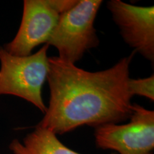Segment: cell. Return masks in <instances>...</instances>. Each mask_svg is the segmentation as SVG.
Segmentation results:
<instances>
[{"mask_svg": "<svg viewBox=\"0 0 154 154\" xmlns=\"http://www.w3.org/2000/svg\"><path fill=\"white\" fill-rule=\"evenodd\" d=\"M134 53L111 68L88 72L58 57H49L50 98L36 126L62 135L84 126L119 124L132 115L128 91Z\"/></svg>", "mask_w": 154, "mask_h": 154, "instance_id": "1", "label": "cell"}, {"mask_svg": "<svg viewBox=\"0 0 154 154\" xmlns=\"http://www.w3.org/2000/svg\"><path fill=\"white\" fill-rule=\"evenodd\" d=\"M49 46L25 57L12 55L0 47V96L11 95L33 104L46 113L42 88L49 74Z\"/></svg>", "mask_w": 154, "mask_h": 154, "instance_id": "2", "label": "cell"}, {"mask_svg": "<svg viewBox=\"0 0 154 154\" xmlns=\"http://www.w3.org/2000/svg\"><path fill=\"white\" fill-rule=\"evenodd\" d=\"M102 2L101 0H78L72 8L61 15L46 44L57 49L59 59L75 64L86 51L99 45L94 22Z\"/></svg>", "mask_w": 154, "mask_h": 154, "instance_id": "3", "label": "cell"}, {"mask_svg": "<svg viewBox=\"0 0 154 154\" xmlns=\"http://www.w3.org/2000/svg\"><path fill=\"white\" fill-rule=\"evenodd\" d=\"M78 0H24L22 22L16 36L3 48L12 55L25 57L47 44L59 17Z\"/></svg>", "mask_w": 154, "mask_h": 154, "instance_id": "4", "label": "cell"}, {"mask_svg": "<svg viewBox=\"0 0 154 154\" xmlns=\"http://www.w3.org/2000/svg\"><path fill=\"white\" fill-rule=\"evenodd\" d=\"M128 124H108L95 128L96 146L119 154H153L154 111L134 103Z\"/></svg>", "mask_w": 154, "mask_h": 154, "instance_id": "5", "label": "cell"}, {"mask_svg": "<svg viewBox=\"0 0 154 154\" xmlns=\"http://www.w3.org/2000/svg\"><path fill=\"white\" fill-rule=\"evenodd\" d=\"M107 8L124 42L143 58L154 61V7L111 0Z\"/></svg>", "mask_w": 154, "mask_h": 154, "instance_id": "6", "label": "cell"}, {"mask_svg": "<svg viewBox=\"0 0 154 154\" xmlns=\"http://www.w3.org/2000/svg\"><path fill=\"white\" fill-rule=\"evenodd\" d=\"M9 149L13 154H82L61 143L51 131L38 126L22 141L11 140Z\"/></svg>", "mask_w": 154, "mask_h": 154, "instance_id": "7", "label": "cell"}, {"mask_svg": "<svg viewBox=\"0 0 154 154\" xmlns=\"http://www.w3.org/2000/svg\"><path fill=\"white\" fill-rule=\"evenodd\" d=\"M128 91L131 98L134 96H140L151 101L154 100V76L146 78L131 79L128 82Z\"/></svg>", "mask_w": 154, "mask_h": 154, "instance_id": "8", "label": "cell"}]
</instances>
